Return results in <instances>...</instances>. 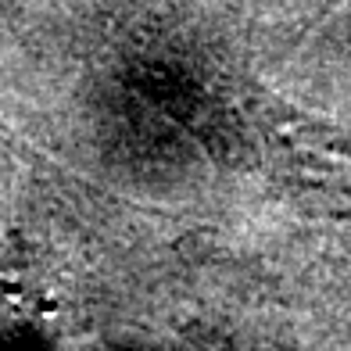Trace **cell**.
Wrapping results in <instances>:
<instances>
[{"label":"cell","mask_w":351,"mask_h":351,"mask_svg":"<svg viewBox=\"0 0 351 351\" xmlns=\"http://www.w3.org/2000/svg\"><path fill=\"white\" fill-rule=\"evenodd\" d=\"M330 4H337V0H330Z\"/></svg>","instance_id":"obj_1"}]
</instances>
